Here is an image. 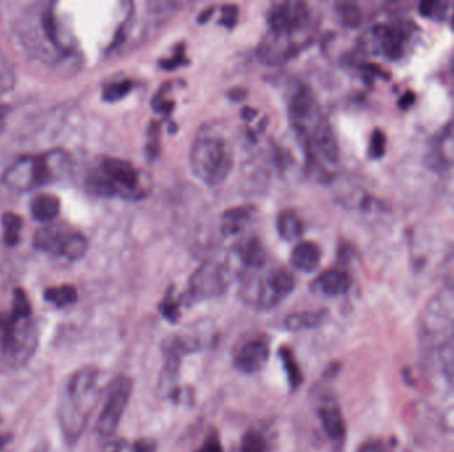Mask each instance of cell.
<instances>
[{
  "mask_svg": "<svg viewBox=\"0 0 454 452\" xmlns=\"http://www.w3.org/2000/svg\"><path fill=\"white\" fill-rule=\"evenodd\" d=\"M289 112L292 124L298 130H304L305 125L311 122L314 117L320 116L317 113V103L314 94L305 86H301L294 92L289 104Z\"/></svg>",
  "mask_w": 454,
  "mask_h": 452,
  "instance_id": "11",
  "label": "cell"
},
{
  "mask_svg": "<svg viewBox=\"0 0 454 452\" xmlns=\"http://www.w3.org/2000/svg\"><path fill=\"white\" fill-rule=\"evenodd\" d=\"M385 148H386V139H385L384 133L382 130H374L371 136L370 141V148H368V154L372 160H379L385 154Z\"/></svg>",
  "mask_w": 454,
  "mask_h": 452,
  "instance_id": "32",
  "label": "cell"
},
{
  "mask_svg": "<svg viewBox=\"0 0 454 452\" xmlns=\"http://www.w3.org/2000/svg\"><path fill=\"white\" fill-rule=\"evenodd\" d=\"M4 226V242L7 245H16L19 243V231L22 230V218L13 212H6L3 215Z\"/></svg>",
  "mask_w": 454,
  "mask_h": 452,
  "instance_id": "27",
  "label": "cell"
},
{
  "mask_svg": "<svg viewBox=\"0 0 454 452\" xmlns=\"http://www.w3.org/2000/svg\"><path fill=\"white\" fill-rule=\"evenodd\" d=\"M70 233V231L61 226L48 224L36 231L35 247L49 254L61 255L63 247Z\"/></svg>",
  "mask_w": 454,
  "mask_h": 452,
  "instance_id": "14",
  "label": "cell"
},
{
  "mask_svg": "<svg viewBox=\"0 0 454 452\" xmlns=\"http://www.w3.org/2000/svg\"><path fill=\"white\" fill-rule=\"evenodd\" d=\"M238 256L246 267L260 268L266 263V252L259 239L246 238L238 244Z\"/></svg>",
  "mask_w": 454,
  "mask_h": 452,
  "instance_id": "19",
  "label": "cell"
},
{
  "mask_svg": "<svg viewBox=\"0 0 454 452\" xmlns=\"http://www.w3.org/2000/svg\"><path fill=\"white\" fill-rule=\"evenodd\" d=\"M436 6H437V3H434V1H422L420 4V12L424 16H431L433 15V12L436 11Z\"/></svg>",
  "mask_w": 454,
  "mask_h": 452,
  "instance_id": "39",
  "label": "cell"
},
{
  "mask_svg": "<svg viewBox=\"0 0 454 452\" xmlns=\"http://www.w3.org/2000/svg\"><path fill=\"white\" fill-rule=\"evenodd\" d=\"M241 452H267L266 439L256 431H248L242 439Z\"/></svg>",
  "mask_w": 454,
  "mask_h": 452,
  "instance_id": "30",
  "label": "cell"
},
{
  "mask_svg": "<svg viewBox=\"0 0 454 452\" xmlns=\"http://www.w3.org/2000/svg\"><path fill=\"white\" fill-rule=\"evenodd\" d=\"M358 452H385V448L380 441H367L361 446Z\"/></svg>",
  "mask_w": 454,
  "mask_h": 452,
  "instance_id": "37",
  "label": "cell"
},
{
  "mask_svg": "<svg viewBox=\"0 0 454 452\" xmlns=\"http://www.w3.org/2000/svg\"><path fill=\"white\" fill-rule=\"evenodd\" d=\"M339 18L341 23L347 27H356L361 20V13L359 7L353 3H339L336 6Z\"/></svg>",
  "mask_w": 454,
  "mask_h": 452,
  "instance_id": "29",
  "label": "cell"
},
{
  "mask_svg": "<svg viewBox=\"0 0 454 452\" xmlns=\"http://www.w3.org/2000/svg\"><path fill=\"white\" fill-rule=\"evenodd\" d=\"M316 284L327 296H340L350 290L351 278L343 271L329 269L317 278Z\"/></svg>",
  "mask_w": 454,
  "mask_h": 452,
  "instance_id": "16",
  "label": "cell"
},
{
  "mask_svg": "<svg viewBox=\"0 0 454 452\" xmlns=\"http://www.w3.org/2000/svg\"><path fill=\"white\" fill-rule=\"evenodd\" d=\"M132 389V381L125 377L118 378L111 387V393L96 423V431L100 437L108 438L115 434L128 406Z\"/></svg>",
  "mask_w": 454,
  "mask_h": 452,
  "instance_id": "7",
  "label": "cell"
},
{
  "mask_svg": "<svg viewBox=\"0 0 454 452\" xmlns=\"http://www.w3.org/2000/svg\"><path fill=\"white\" fill-rule=\"evenodd\" d=\"M279 359L282 361L284 373L287 375L289 385L291 386L292 389H298L302 385L303 374L291 349L286 348V347L280 348Z\"/></svg>",
  "mask_w": 454,
  "mask_h": 452,
  "instance_id": "23",
  "label": "cell"
},
{
  "mask_svg": "<svg viewBox=\"0 0 454 452\" xmlns=\"http://www.w3.org/2000/svg\"><path fill=\"white\" fill-rule=\"evenodd\" d=\"M13 84V77L10 72H1L0 73V94L7 92Z\"/></svg>",
  "mask_w": 454,
  "mask_h": 452,
  "instance_id": "36",
  "label": "cell"
},
{
  "mask_svg": "<svg viewBox=\"0 0 454 452\" xmlns=\"http://www.w3.org/2000/svg\"><path fill=\"white\" fill-rule=\"evenodd\" d=\"M254 209L251 206H239L225 211L222 215L221 230L223 235L233 236L242 231L250 221Z\"/></svg>",
  "mask_w": 454,
  "mask_h": 452,
  "instance_id": "18",
  "label": "cell"
},
{
  "mask_svg": "<svg viewBox=\"0 0 454 452\" xmlns=\"http://www.w3.org/2000/svg\"><path fill=\"white\" fill-rule=\"evenodd\" d=\"M229 284V268L220 261L209 260L193 273L189 283V292L194 300H209L223 295Z\"/></svg>",
  "mask_w": 454,
  "mask_h": 452,
  "instance_id": "6",
  "label": "cell"
},
{
  "mask_svg": "<svg viewBox=\"0 0 454 452\" xmlns=\"http://www.w3.org/2000/svg\"><path fill=\"white\" fill-rule=\"evenodd\" d=\"M70 160L63 150L48 151L43 155L22 157L3 175V182L12 190L30 191L51 185L70 172Z\"/></svg>",
  "mask_w": 454,
  "mask_h": 452,
  "instance_id": "2",
  "label": "cell"
},
{
  "mask_svg": "<svg viewBox=\"0 0 454 452\" xmlns=\"http://www.w3.org/2000/svg\"><path fill=\"white\" fill-rule=\"evenodd\" d=\"M452 70H453V73H454V58H453V61H452Z\"/></svg>",
  "mask_w": 454,
  "mask_h": 452,
  "instance_id": "44",
  "label": "cell"
},
{
  "mask_svg": "<svg viewBox=\"0 0 454 452\" xmlns=\"http://www.w3.org/2000/svg\"><path fill=\"white\" fill-rule=\"evenodd\" d=\"M44 299L47 302L55 304L58 308L67 306L77 300V290L70 284H64L55 288H48L44 292Z\"/></svg>",
  "mask_w": 454,
  "mask_h": 452,
  "instance_id": "24",
  "label": "cell"
},
{
  "mask_svg": "<svg viewBox=\"0 0 454 452\" xmlns=\"http://www.w3.org/2000/svg\"><path fill=\"white\" fill-rule=\"evenodd\" d=\"M37 335L30 318H18L13 314L0 317V348L6 361L22 365L36 348Z\"/></svg>",
  "mask_w": 454,
  "mask_h": 452,
  "instance_id": "5",
  "label": "cell"
},
{
  "mask_svg": "<svg viewBox=\"0 0 454 452\" xmlns=\"http://www.w3.org/2000/svg\"><path fill=\"white\" fill-rule=\"evenodd\" d=\"M31 212L39 221H52L60 212V200L52 194H40L31 203Z\"/></svg>",
  "mask_w": 454,
  "mask_h": 452,
  "instance_id": "20",
  "label": "cell"
},
{
  "mask_svg": "<svg viewBox=\"0 0 454 452\" xmlns=\"http://www.w3.org/2000/svg\"><path fill=\"white\" fill-rule=\"evenodd\" d=\"M326 312L323 311H311V312H299L287 316L284 320V328L290 332H301L307 329H314L323 323Z\"/></svg>",
  "mask_w": 454,
  "mask_h": 452,
  "instance_id": "21",
  "label": "cell"
},
{
  "mask_svg": "<svg viewBox=\"0 0 454 452\" xmlns=\"http://www.w3.org/2000/svg\"><path fill=\"white\" fill-rule=\"evenodd\" d=\"M440 361L445 377L454 385V333L443 341L440 348Z\"/></svg>",
  "mask_w": 454,
  "mask_h": 452,
  "instance_id": "26",
  "label": "cell"
},
{
  "mask_svg": "<svg viewBox=\"0 0 454 452\" xmlns=\"http://www.w3.org/2000/svg\"><path fill=\"white\" fill-rule=\"evenodd\" d=\"M97 387L99 370L94 366H84L72 374L58 408L60 423L67 439L76 441L85 429L96 406Z\"/></svg>",
  "mask_w": 454,
  "mask_h": 452,
  "instance_id": "1",
  "label": "cell"
},
{
  "mask_svg": "<svg viewBox=\"0 0 454 452\" xmlns=\"http://www.w3.org/2000/svg\"><path fill=\"white\" fill-rule=\"evenodd\" d=\"M11 314L18 318H30L31 317V304L27 299L23 290H15V299L12 306Z\"/></svg>",
  "mask_w": 454,
  "mask_h": 452,
  "instance_id": "31",
  "label": "cell"
},
{
  "mask_svg": "<svg viewBox=\"0 0 454 452\" xmlns=\"http://www.w3.org/2000/svg\"><path fill=\"white\" fill-rule=\"evenodd\" d=\"M277 228H278V233L282 239L291 242V240H295L302 236V219L294 211H283L278 217Z\"/></svg>",
  "mask_w": 454,
  "mask_h": 452,
  "instance_id": "22",
  "label": "cell"
},
{
  "mask_svg": "<svg viewBox=\"0 0 454 452\" xmlns=\"http://www.w3.org/2000/svg\"><path fill=\"white\" fill-rule=\"evenodd\" d=\"M308 7L303 1L290 0L274 4L267 16L271 34L290 37L308 20Z\"/></svg>",
  "mask_w": 454,
  "mask_h": 452,
  "instance_id": "8",
  "label": "cell"
},
{
  "mask_svg": "<svg viewBox=\"0 0 454 452\" xmlns=\"http://www.w3.org/2000/svg\"><path fill=\"white\" fill-rule=\"evenodd\" d=\"M182 63H184L182 52H179V53H177V55L173 56V58L163 61V67H165L166 70H173V68H177V67H178L179 64H182Z\"/></svg>",
  "mask_w": 454,
  "mask_h": 452,
  "instance_id": "38",
  "label": "cell"
},
{
  "mask_svg": "<svg viewBox=\"0 0 454 452\" xmlns=\"http://www.w3.org/2000/svg\"><path fill=\"white\" fill-rule=\"evenodd\" d=\"M374 46H377L386 58L396 60L404 52V36L388 25H376L372 30Z\"/></svg>",
  "mask_w": 454,
  "mask_h": 452,
  "instance_id": "13",
  "label": "cell"
},
{
  "mask_svg": "<svg viewBox=\"0 0 454 452\" xmlns=\"http://www.w3.org/2000/svg\"><path fill=\"white\" fill-rule=\"evenodd\" d=\"M10 112H11V109H10V106L8 105H0V133H1V130L4 129V122H6V117L10 115Z\"/></svg>",
  "mask_w": 454,
  "mask_h": 452,
  "instance_id": "40",
  "label": "cell"
},
{
  "mask_svg": "<svg viewBox=\"0 0 454 452\" xmlns=\"http://www.w3.org/2000/svg\"><path fill=\"white\" fill-rule=\"evenodd\" d=\"M452 27H453V30H454V13H453V18H452Z\"/></svg>",
  "mask_w": 454,
  "mask_h": 452,
  "instance_id": "43",
  "label": "cell"
},
{
  "mask_svg": "<svg viewBox=\"0 0 454 452\" xmlns=\"http://www.w3.org/2000/svg\"><path fill=\"white\" fill-rule=\"evenodd\" d=\"M213 13V10H206V12H203V15L199 16V23H205V20H208L210 18V15Z\"/></svg>",
  "mask_w": 454,
  "mask_h": 452,
  "instance_id": "42",
  "label": "cell"
},
{
  "mask_svg": "<svg viewBox=\"0 0 454 452\" xmlns=\"http://www.w3.org/2000/svg\"><path fill=\"white\" fill-rule=\"evenodd\" d=\"M133 84L129 80H122V82H112L106 85L103 92V98L108 103H116L121 98H124L129 92L132 91Z\"/></svg>",
  "mask_w": 454,
  "mask_h": 452,
  "instance_id": "28",
  "label": "cell"
},
{
  "mask_svg": "<svg viewBox=\"0 0 454 452\" xmlns=\"http://www.w3.org/2000/svg\"><path fill=\"white\" fill-rule=\"evenodd\" d=\"M413 100H415V97H412V94H407V96L403 97V100L400 101V104L403 105V106H409V105L413 103Z\"/></svg>",
  "mask_w": 454,
  "mask_h": 452,
  "instance_id": "41",
  "label": "cell"
},
{
  "mask_svg": "<svg viewBox=\"0 0 454 452\" xmlns=\"http://www.w3.org/2000/svg\"><path fill=\"white\" fill-rule=\"evenodd\" d=\"M94 193L103 197L133 198L140 191V175L132 163L118 158H103L97 173L89 178Z\"/></svg>",
  "mask_w": 454,
  "mask_h": 452,
  "instance_id": "4",
  "label": "cell"
},
{
  "mask_svg": "<svg viewBox=\"0 0 454 452\" xmlns=\"http://www.w3.org/2000/svg\"><path fill=\"white\" fill-rule=\"evenodd\" d=\"M319 418L327 435L332 441H340L346 435V420L335 405H326L319 410Z\"/></svg>",
  "mask_w": 454,
  "mask_h": 452,
  "instance_id": "17",
  "label": "cell"
},
{
  "mask_svg": "<svg viewBox=\"0 0 454 452\" xmlns=\"http://www.w3.org/2000/svg\"><path fill=\"white\" fill-rule=\"evenodd\" d=\"M223 18L221 19V24L225 27L232 28L235 22H237V15H238V10L234 6H223Z\"/></svg>",
  "mask_w": 454,
  "mask_h": 452,
  "instance_id": "34",
  "label": "cell"
},
{
  "mask_svg": "<svg viewBox=\"0 0 454 452\" xmlns=\"http://www.w3.org/2000/svg\"><path fill=\"white\" fill-rule=\"evenodd\" d=\"M322 251L317 244L313 242H301L292 248L290 263L292 267L302 272H313L319 267Z\"/></svg>",
  "mask_w": 454,
  "mask_h": 452,
  "instance_id": "15",
  "label": "cell"
},
{
  "mask_svg": "<svg viewBox=\"0 0 454 452\" xmlns=\"http://www.w3.org/2000/svg\"><path fill=\"white\" fill-rule=\"evenodd\" d=\"M189 160L199 181L208 186L221 185L233 170V146L227 139L205 134L194 141Z\"/></svg>",
  "mask_w": 454,
  "mask_h": 452,
  "instance_id": "3",
  "label": "cell"
},
{
  "mask_svg": "<svg viewBox=\"0 0 454 452\" xmlns=\"http://www.w3.org/2000/svg\"><path fill=\"white\" fill-rule=\"evenodd\" d=\"M429 161L436 169H450L454 166V120L443 127L434 138Z\"/></svg>",
  "mask_w": 454,
  "mask_h": 452,
  "instance_id": "12",
  "label": "cell"
},
{
  "mask_svg": "<svg viewBox=\"0 0 454 452\" xmlns=\"http://www.w3.org/2000/svg\"><path fill=\"white\" fill-rule=\"evenodd\" d=\"M303 138H308L316 151L326 160L327 162L336 163L339 160V146L334 130L326 117L320 116L315 120L313 130L308 133H301Z\"/></svg>",
  "mask_w": 454,
  "mask_h": 452,
  "instance_id": "10",
  "label": "cell"
},
{
  "mask_svg": "<svg viewBox=\"0 0 454 452\" xmlns=\"http://www.w3.org/2000/svg\"><path fill=\"white\" fill-rule=\"evenodd\" d=\"M270 357V344L267 338L258 337L247 341L235 356V366L238 370L253 374L263 369Z\"/></svg>",
  "mask_w": 454,
  "mask_h": 452,
  "instance_id": "9",
  "label": "cell"
},
{
  "mask_svg": "<svg viewBox=\"0 0 454 452\" xmlns=\"http://www.w3.org/2000/svg\"><path fill=\"white\" fill-rule=\"evenodd\" d=\"M132 452H157V446L151 439H140L133 444Z\"/></svg>",
  "mask_w": 454,
  "mask_h": 452,
  "instance_id": "35",
  "label": "cell"
},
{
  "mask_svg": "<svg viewBox=\"0 0 454 452\" xmlns=\"http://www.w3.org/2000/svg\"><path fill=\"white\" fill-rule=\"evenodd\" d=\"M161 312H163V316H165V318H168L172 323H175L179 317V311L177 308V304L172 300H165L163 302Z\"/></svg>",
  "mask_w": 454,
  "mask_h": 452,
  "instance_id": "33",
  "label": "cell"
},
{
  "mask_svg": "<svg viewBox=\"0 0 454 452\" xmlns=\"http://www.w3.org/2000/svg\"><path fill=\"white\" fill-rule=\"evenodd\" d=\"M87 250H88L87 239L77 232H70V236L67 238L65 244L63 247L61 256H65L70 260H77L85 255Z\"/></svg>",
  "mask_w": 454,
  "mask_h": 452,
  "instance_id": "25",
  "label": "cell"
}]
</instances>
